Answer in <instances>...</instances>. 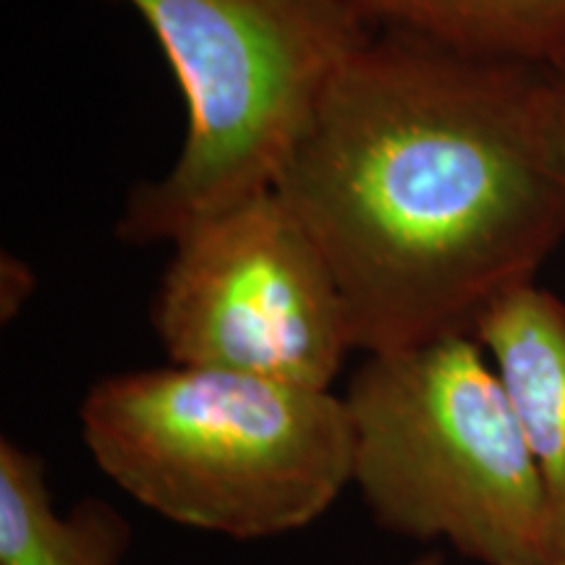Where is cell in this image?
<instances>
[{
    "mask_svg": "<svg viewBox=\"0 0 565 565\" xmlns=\"http://www.w3.org/2000/svg\"><path fill=\"white\" fill-rule=\"evenodd\" d=\"M171 63L186 137L158 181L134 186L116 233L171 244L273 189L338 71L377 30L345 0H121Z\"/></svg>",
    "mask_w": 565,
    "mask_h": 565,
    "instance_id": "3",
    "label": "cell"
},
{
    "mask_svg": "<svg viewBox=\"0 0 565 565\" xmlns=\"http://www.w3.org/2000/svg\"><path fill=\"white\" fill-rule=\"evenodd\" d=\"M82 440L118 490L171 524L238 542L315 524L351 484L343 395L200 366L97 380Z\"/></svg>",
    "mask_w": 565,
    "mask_h": 565,
    "instance_id": "2",
    "label": "cell"
},
{
    "mask_svg": "<svg viewBox=\"0 0 565 565\" xmlns=\"http://www.w3.org/2000/svg\"><path fill=\"white\" fill-rule=\"evenodd\" d=\"M34 270L17 254L3 252V267H0V317L9 322L17 317L24 303L34 294Z\"/></svg>",
    "mask_w": 565,
    "mask_h": 565,
    "instance_id": "10",
    "label": "cell"
},
{
    "mask_svg": "<svg viewBox=\"0 0 565 565\" xmlns=\"http://www.w3.org/2000/svg\"><path fill=\"white\" fill-rule=\"evenodd\" d=\"M131 526L103 500L55 511L45 463L0 440V565H121Z\"/></svg>",
    "mask_w": 565,
    "mask_h": 565,
    "instance_id": "7",
    "label": "cell"
},
{
    "mask_svg": "<svg viewBox=\"0 0 565 565\" xmlns=\"http://www.w3.org/2000/svg\"><path fill=\"white\" fill-rule=\"evenodd\" d=\"M542 134L555 173L565 183V61L545 68L542 82Z\"/></svg>",
    "mask_w": 565,
    "mask_h": 565,
    "instance_id": "9",
    "label": "cell"
},
{
    "mask_svg": "<svg viewBox=\"0 0 565 565\" xmlns=\"http://www.w3.org/2000/svg\"><path fill=\"white\" fill-rule=\"evenodd\" d=\"M484 345L519 416L547 511V561L565 565V303L536 282L479 320Z\"/></svg>",
    "mask_w": 565,
    "mask_h": 565,
    "instance_id": "6",
    "label": "cell"
},
{
    "mask_svg": "<svg viewBox=\"0 0 565 565\" xmlns=\"http://www.w3.org/2000/svg\"><path fill=\"white\" fill-rule=\"evenodd\" d=\"M343 401L351 484L383 532L479 565H550L540 475L475 335L370 353Z\"/></svg>",
    "mask_w": 565,
    "mask_h": 565,
    "instance_id": "4",
    "label": "cell"
},
{
    "mask_svg": "<svg viewBox=\"0 0 565 565\" xmlns=\"http://www.w3.org/2000/svg\"><path fill=\"white\" fill-rule=\"evenodd\" d=\"M545 66L377 32L324 89L273 189L341 286L353 351L475 335L565 238Z\"/></svg>",
    "mask_w": 565,
    "mask_h": 565,
    "instance_id": "1",
    "label": "cell"
},
{
    "mask_svg": "<svg viewBox=\"0 0 565 565\" xmlns=\"http://www.w3.org/2000/svg\"><path fill=\"white\" fill-rule=\"evenodd\" d=\"M401 565H445V563H443V555L440 553H427V555L414 557V561L401 563Z\"/></svg>",
    "mask_w": 565,
    "mask_h": 565,
    "instance_id": "11",
    "label": "cell"
},
{
    "mask_svg": "<svg viewBox=\"0 0 565 565\" xmlns=\"http://www.w3.org/2000/svg\"><path fill=\"white\" fill-rule=\"evenodd\" d=\"M377 32L532 66L565 61V0H345Z\"/></svg>",
    "mask_w": 565,
    "mask_h": 565,
    "instance_id": "8",
    "label": "cell"
},
{
    "mask_svg": "<svg viewBox=\"0 0 565 565\" xmlns=\"http://www.w3.org/2000/svg\"><path fill=\"white\" fill-rule=\"evenodd\" d=\"M150 320L171 364L330 391L353 351L328 259L275 189L173 238Z\"/></svg>",
    "mask_w": 565,
    "mask_h": 565,
    "instance_id": "5",
    "label": "cell"
}]
</instances>
